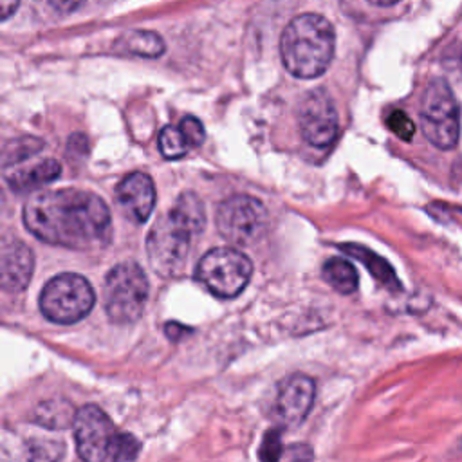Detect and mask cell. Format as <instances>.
Returning a JSON list of instances; mask_svg holds the SVG:
<instances>
[{
  "label": "cell",
  "instance_id": "6da1fadb",
  "mask_svg": "<svg viewBox=\"0 0 462 462\" xmlns=\"http://www.w3.org/2000/svg\"><path fill=\"white\" fill-rule=\"evenodd\" d=\"M23 224L38 240L76 251L101 249L112 238L108 206L92 191L49 189L23 206Z\"/></svg>",
  "mask_w": 462,
  "mask_h": 462
},
{
  "label": "cell",
  "instance_id": "7a4b0ae2",
  "mask_svg": "<svg viewBox=\"0 0 462 462\" xmlns=\"http://www.w3.org/2000/svg\"><path fill=\"white\" fill-rule=\"evenodd\" d=\"M206 224L204 206L195 193H182L175 206L162 215L150 229L146 251L150 265L162 276H175L182 271L191 236L202 233Z\"/></svg>",
  "mask_w": 462,
  "mask_h": 462
},
{
  "label": "cell",
  "instance_id": "3957f363",
  "mask_svg": "<svg viewBox=\"0 0 462 462\" xmlns=\"http://www.w3.org/2000/svg\"><path fill=\"white\" fill-rule=\"evenodd\" d=\"M334 27L316 13L292 18L280 38V56L285 69L301 79L321 76L334 56Z\"/></svg>",
  "mask_w": 462,
  "mask_h": 462
},
{
  "label": "cell",
  "instance_id": "277c9868",
  "mask_svg": "<svg viewBox=\"0 0 462 462\" xmlns=\"http://www.w3.org/2000/svg\"><path fill=\"white\" fill-rule=\"evenodd\" d=\"M72 428L76 449L83 462H128L135 458L141 448L134 435L119 431L96 404L79 408Z\"/></svg>",
  "mask_w": 462,
  "mask_h": 462
},
{
  "label": "cell",
  "instance_id": "5b68a950",
  "mask_svg": "<svg viewBox=\"0 0 462 462\" xmlns=\"http://www.w3.org/2000/svg\"><path fill=\"white\" fill-rule=\"evenodd\" d=\"M148 300V278L139 263L121 262L114 265L103 287V301L114 323L128 325L141 318Z\"/></svg>",
  "mask_w": 462,
  "mask_h": 462
},
{
  "label": "cell",
  "instance_id": "8992f818",
  "mask_svg": "<svg viewBox=\"0 0 462 462\" xmlns=\"http://www.w3.org/2000/svg\"><path fill=\"white\" fill-rule=\"evenodd\" d=\"M420 126L426 139L440 148L451 150L460 135V108L446 79H433L420 101Z\"/></svg>",
  "mask_w": 462,
  "mask_h": 462
},
{
  "label": "cell",
  "instance_id": "52a82bcc",
  "mask_svg": "<svg viewBox=\"0 0 462 462\" xmlns=\"http://www.w3.org/2000/svg\"><path fill=\"white\" fill-rule=\"evenodd\" d=\"M96 294L87 278L63 273L51 278L40 292L42 314L60 325H70L83 319L94 307Z\"/></svg>",
  "mask_w": 462,
  "mask_h": 462
},
{
  "label": "cell",
  "instance_id": "ba28073f",
  "mask_svg": "<svg viewBox=\"0 0 462 462\" xmlns=\"http://www.w3.org/2000/svg\"><path fill=\"white\" fill-rule=\"evenodd\" d=\"M251 260L235 247L209 249L197 263L195 278L218 298H235L249 283Z\"/></svg>",
  "mask_w": 462,
  "mask_h": 462
},
{
  "label": "cell",
  "instance_id": "9c48e42d",
  "mask_svg": "<svg viewBox=\"0 0 462 462\" xmlns=\"http://www.w3.org/2000/svg\"><path fill=\"white\" fill-rule=\"evenodd\" d=\"M217 229L235 245H249L265 233L269 213L265 206L251 195H233L217 208Z\"/></svg>",
  "mask_w": 462,
  "mask_h": 462
},
{
  "label": "cell",
  "instance_id": "30bf717a",
  "mask_svg": "<svg viewBox=\"0 0 462 462\" xmlns=\"http://www.w3.org/2000/svg\"><path fill=\"white\" fill-rule=\"evenodd\" d=\"M301 137L316 148L328 146L337 134V112L330 96L323 90H310L303 96L298 110Z\"/></svg>",
  "mask_w": 462,
  "mask_h": 462
},
{
  "label": "cell",
  "instance_id": "8fae6325",
  "mask_svg": "<svg viewBox=\"0 0 462 462\" xmlns=\"http://www.w3.org/2000/svg\"><path fill=\"white\" fill-rule=\"evenodd\" d=\"M316 386L309 375L294 374L283 379L278 386V395L274 401V419L280 426L294 428L309 413L314 402Z\"/></svg>",
  "mask_w": 462,
  "mask_h": 462
},
{
  "label": "cell",
  "instance_id": "7c38bea8",
  "mask_svg": "<svg viewBox=\"0 0 462 462\" xmlns=\"http://www.w3.org/2000/svg\"><path fill=\"white\" fill-rule=\"evenodd\" d=\"M116 199L125 217L135 224H143L155 206V186L150 175L134 171L125 175L116 186Z\"/></svg>",
  "mask_w": 462,
  "mask_h": 462
},
{
  "label": "cell",
  "instance_id": "4fadbf2b",
  "mask_svg": "<svg viewBox=\"0 0 462 462\" xmlns=\"http://www.w3.org/2000/svg\"><path fill=\"white\" fill-rule=\"evenodd\" d=\"M34 269V254L22 240H5L2 244V287L7 292H20L27 287Z\"/></svg>",
  "mask_w": 462,
  "mask_h": 462
},
{
  "label": "cell",
  "instance_id": "5bb4252c",
  "mask_svg": "<svg viewBox=\"0 0 462 462\" xmlns=\"http://www.w3.org/2000/svg\"><path fill=\"white\" fill-rule=\"evenodd\" d=\"M60 171L61 164L56 159L49 157L29 166L14 168L11 173L5 175V180L13 191L23 193L56 180L60 177Z\"/></svg>",
  "mask_w": 462,
  "mask_h": 462
},
{
  "label": "cell",
  "instance_id": "9a60e30c",
  "mask_svg": "<svg viewBox=\"0 0 462 462\" xmlns=\"http://www.w3.org/2000/svg\"><path fill=\"white\" fill-rule=\"evenodd\" d=\"M341 251H345V253L350 254L352 258L359 260V262L370 271V274H372L381 285H384L386 289H390V291H399V289H401V282L397 280L395 271L392 269V265H390L384 258H381L379 254H375L374 251H370L368 247L359 245V244H343V245H341Z\"/></svg>",
  "mask_w": 462,
  "mask_h": 462
},
{
  "label": "cell",
  "instance_id": "2e32d148",
  "mask_svg": "<svg viewBox=\"0 0 462 462\" xmlns=\"http://www.w3.org/2000/svg\"><path fill=\"white\" fill-rule=\"evenodd\" d=\"M323 278L341 294L354 292L359 283L356 267L345 258H328L323 263Z\"/></svg>",
  "mask_w": 462,
  "mask_h": 462
},
{
  "label": "cell",
  "instance_id": "e0dca14e",
  "mask_svg": "<svg viewBox=\"0 0 462 462\" xmlns=\"http://www.w3.org/2000/svg\"><path fill=\"white\" fill-rule=\"evenodd\" d=\"M119 45L128 51L130 54L143 56V58H159L164 52V42L155 31L135 29L126 32Z\"/></svg>",
  "mask_w": 462,
  "mask_h": 462
},
{
  "label": "cell",
  "instance_id": "ac0fdd59",
  "mask_svg": "<svg viewBox=\"0 0 462 462\" xmlns=\"http://www.w3.org/2000/svg\"><path fill=\"white\" fill-rule=\"evenodd\" d=\"M76 413L74 408L70 406V402L61 401V399H52V401H45L36 408V420L47 428H67L70 424H74L76 420Z\"/></svg>",
  "mask_w": 462,
  "mask_h": 462
},
{
  "label": "cell",
  "instance_id": "d6986e66",
  "mask_svg": "<svg viewBox=\"0 0 462 462\" xmlns=\"http://www.w3.org/2000/svg\"><path fill=\"white\" fill-rule=\"evenodd\" d=\"M189 144L179 126L166 125L159 134V150L166 159H179L186 155Z\"/></svg>",
  "mask_w": 462,
  "mask_h": 462
},
{
  "label": "cell",
  "instance_id": "ffe728a7",
  "mask_svg": "<svg viewBox=\"0 0 462 462\" xmlns=\"http://www.w3.org/2000/svg\"><path fill=\"white\" fill-rule=\"evenodd\" d=\"M42 148H43V141L31 137V135L9 141L4 146V166L14 164L16 161H23V159L38 153Z\"/></svg>",
  "mask_w": 462,
  "mask_h": 462
},
{
  "label": "cell",
  "instance_id": "44dd1931",
  "mask_svg": "<svg viewBox=\"0 0 462 462\" xmlns=\"http://www.w3.org/2000/svg\"><path fill=\"white\" fill-rule=\"evenodd\" d=\"M386 123H388V128H390L399 139H402V141H411V137H413V134H415V125H413V121L408 117L406 112H402V110H393V112H390Z\"/></svg>",
  "mask_w": 462,
  "mask_h": 462
},
{
  "label": "cell",
  "instance_id": "7402d4cb",
  "mask_svg": "<svg viewBox=\"0 0 462 462\" xmlns=\"http://www.w3.org/2000/svg\"><path fill=\"white\" fill-rule=\"evenodd\" d=\"M282 455V442H280V431L271 430L265 433L262 448H260V460L262 462H278Z\"/></svg>",
  "mask_w": 462,
  "mask_h": 462
},
{
  "label": "cell",
  "instance_id": "603a6c76",
  "mask_svg": "<svg viewBox=\"0 0 462 462\" xmlns=\"http://www.w3.org/2000/svg\"><path fill=\"white\" fill-rule=\"evenodd\" d=\"M179 128H180V132L186 137L189 146H200L202 144V141H204V126H202V123L197 117H193V116L184 117L180 121Z\"/></svg>",
  "mask_w": 462,
  "mask_h": 462
},
{
  "label": "cell",
  "instance_id": "cb8c5ba5",
  "mask_svg": "<svg viewBox=\"0 0 462 462\" xmlns=\"http://www.w3.org/2000/svg\"><path fill=\"white\" fill-rule=\"evenodd\" d=\"M51 7H54L56 11H74L78 7H81L79 2H49Z\"/></svg>",
  "mask_w": 462,
  "mask_h": 462
},
{
  "label": "cell",
  "instance_id": "d4e9b609",
  "mask_svg": "<svg viewBox=\"0 0 462 462\" xmlns=\"http://www.w3.org/2000/svg\"><path fill=\"white\" fill-rule=\"evenodd\" d=\"M18 2H7V0H4L2 4H0V14H2V18L5 20L13 11H16L18 9Z\"/></svg>",
  "mask_w": 462,
  "mask_h": 462
}]
</instances>
